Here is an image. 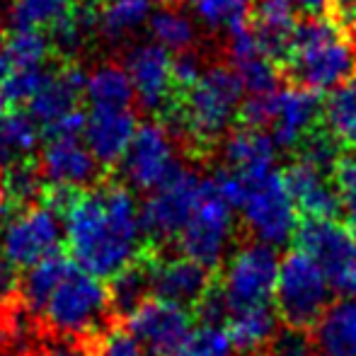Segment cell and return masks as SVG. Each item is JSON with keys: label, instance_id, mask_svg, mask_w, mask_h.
I'll use <instances>...</instances> for the list:
<instances>
[{"label": "cell", "instance_id": "6da1fadb", "mask_svg": "<svg viewBox=\"0 0 356 356\" xmlns=\"http://www.w3.org/2000/svg\"><path fill=\"white\" fill-rule=\"evenodd\" d=\"M63 235L73 264L99 279H112L141 257V204L122 182L78 192L63 213Z\"/></svg>", "mask_w": 356, "mask_h": 356}, {"label": "cell", "instance_id": "7a4b0ae2", "mask_svg": "<svg viewBox=\"0 0 356 356\" xmlns=\"http://www.w3.org/2000/svg\"><path fill=\"white\" fill-rule=\"evenodd\" d=\"M286 75L313 92H332L356 75V44L337 17L308 15L296 24L282 61Z\"/></svg>", "mask_w": 356, "mask_h": 356}, {"label": "cell", "instance_id": "3957f363", "mask_svg": "<svg viewBox=\"0 0 356 356\" xmlns=\"http://www.w3.org/2000/svg\"><path fill=\"white\" fill-rule=\"evenodd\" d=\"M245 88L230 66L216 63L192 88L182 90L175 107L177 131L199 148H211L225 138L240 114Z\"/></svg>", "mask_w": 356, "mask_h": 356}, {"label": "cell", "instance_id": "277c9868", "mask_svg": "<svg viewBox=\"0 0 356 356\" xmlns=\"http://www.w3.org/2000/svg\"><path fill=\"white\" fill-rule=\"evenodd\" d=\"M112 310V298L104 279L85 272L78 264H71L51 296L44 300L37 320H42L44 327L58 339L80 342L102 332Z\"/></svg>", "mask_w": 356, "mask_h": 356}, {"label": "cell", "instance_id": "5b68a950", "mask_svg": "<svg viewBox=\"0 0 356 356\" xmlns=\"http://www.w3.org/2000/svg\"><path fill=\"white\" fill-rule=\"evenodd\" d=\"M238 172V170H235ZM240 175L238 211L254 240L272 248L289 243L298 230V209L284 182V172L269 168Z\"/></svg>", "mask_w": 356, "mask_h": 356}, {"label": "cell", "instance_id": "8992f818", "mask_svg": "<svg viewBox=\"0 0 356 356\" xmlns=\"http://www.w3.org/2000/svg\"><path fill=\"white\" fill-rule=\"evenodd\" d=\"M274 308L284 325L313 330L330 308V279L310 254L291 250L279 264Z\"/></svg>", "mask_w": 356, "mask_h": 356}, {"label": "cell", "instance_id": "52a82bcc", "mask_svg": "<svg viewBox=\"0 0 356 356\" xmlns=\"http://www.w3.org/2000/svg\"><path fill=\"white\" fill-rule=\"evenodd\" d=\"M235 209L216 189L211 177H204V189L192 216L177 235L184 257L216 269L230 252L235 235Z\"/></svg>", "mask_w": 356, "mask_h": 356}, {"label": "cell", "instance_id": "ba28073f", "mask_svg": "<svg viewBox=\"0 0 356 356\" xmlns=\"http://www.w3.org/2000/svg\"><path fill=\"white\" fill-rule=\"evenodd\" d=\"M63 240V216L49 204L15 209L0 220V254L17 269L58 254Z\"/></svg>", "mask_w": 356, "mask_h": 356}, {"label": "cell", "instance_id": "9c48e42d", "mask_svg": "<svg viewBox=\"0 0 356 356\" xmlns=\"http://www.w3.org/2000/svg\"><path fill=\"white\" fill-rule=\"evenodd\" d=\"M279 254L272 245L250 240L235 248L225 257L220 291H223L228 308H245V305L269 303L274 298L279 277Z\"/></svg>", "mask_w": 356, "mask_h": 356}, {"label": "cell", "instance_id": "30bf717a", "mask_svg": "<svg viewBox=\"0 0 356 356\" xmlns=\"http://www.w3.org/2000/svg\"><path fill=\"white\" fill-rule=\"evenodd\" d=\"M177 138L172 129L160 122H145L138 127L129 150L124 153L122 179L134 192H153L163 182H168L179 170Z\"/></svg>", "mask_w": 356, "mask_h": 356}, {"label": "cell", "instance_id": "8fae6325", "mask_svg": "<svg viewBox=\"0 0 356 356\" xmlns=\"http://www.w3.org/2000/svg\"><path fill=\"white\" fill-rule=\"evenodd\" d=\"M204 189V177L197 170L179 165V170L163 182L158 189L148 192L141 204V223L145 238L158 240H177L179 230L184 228L187 218L192 216Z\"/></svg>", "mask_w": 356, "mask_h": 356}, {"label": "cell", "instance_id": "7c38bea8", "mask_svg": "<svg viewBox=\"0 0 356 356\" xmlns=\"http://www.w3.org/2000/svg\"><path fill=\"white\" fill-rule=\"evenodd\" d=\"M127 330L150 356H170L192 332V313L172 300L148 296L141 305L127 313Z\"/></svg>", "mask_w": 356, "mask_h": 356}, {"label": "cell", "instance_id": "4fadbf2b", "mask_svg": "<svg viewBox=\"0 0 356 356\" xmlns=\"http://www.w3.org/2000/svg\"><path fill=\"white\" fill-rule=\"evenodd\" d=\"M99 168L83 136H49L39 150V172L49 187L80 192L97 182Z\"/></svg>", "mask_w": 356, "mask_h": 356}, {"label": "cell", "instance_id": "5bb4252c", "mask_svg": "<svg viewBox=\"0 0 356 356\" xmlns=\"http://www.w3.org/2000/svg\"><path fill=\"white\" fill-rule=\"evenodd\" d=\"M175 56L155 42L136 44L124 56V68L131 78L136 102L148 112H158L172 99L175 90Z\"/></svg>", "mask_w": 356, "mask_h": 356}, {"label": "cell", "instance_id": "9a60e30c", "mask_svg": "<svg viewBox=\"0 0 356 356\" xmlns=\"http://www.w3.org/2000/svg\"><path fill=\"white\" fill-rule=\"evenodd\" d=\"M228 61L248 95H269L279 90L282 63L262 47L252 24H245L228 34Z\"/></svg>", "mask_w": 356, "mask_h": 356}, {"label": "cell", "instance_id": "2e32d148", "mask_svg": "<svg viewBox=\"0 0 356 356\" xmlns=\"http://www.w3.org/2000/svg\"><path fill=\"white\" fill-rule=\"evenodd\" d=\"M150 274V293L158 298L172 300L184 308H197L199 300L211 289V269L194 259L184 257H165L148 262Z\"/></svg>", "mask_w": 356, "mask_h": 356}, {"label": "cell", "instance_id": "e0dca14e", "mask_svg": "<svg viewBox=\"0 0 356 356\" xmlns=\"http://www.w3.org/2000/svg\"><path fill=\"white\" fill-rule=\"evenodd\" d=\"M138 131V119L131 107L95 109L85 114L83 141L99 165H119Z\"/></svg>", "mask_w": 356, "mask_h": 356}, {"label": "cell", "instance_id": "ac0fdd59", "mask_svg": "<svg viewBox=\"0 0 356 356\" xmlns=\"http://www.w3.org/2000/svg\"><path fill=\"white\" fill-rule=\"evenodd\" d=\"M323 117V104L318 92L305 90L300 85L277 90L274 99V119H272V138L277 148L291 150L318 129V119Z\"/></svg>", "mask_w": 356, "mask_h": 356}, {"label": "cell", "instance_id": "d6986e66", "mask_svg": "<svg viewBox=\"0 0 356 356\" xmlns=\"http://www.w3.org/2000/svg\"><path fill=\"white\" fill-rule=\"evenodd\" d=\"M284 172V182L303 218H337L342 199L334 184L327 182V172L305 160L296 158Z\"/></svg>", "mask_w": 356, "mask_h": 356}, {"label": "cell", "instance_id": "ffe728a7", "mask_svg": "<svg viewBox=\"0 0 356 356\" xmlns=\"http://www.w3.org/2000/svg\"><path fill=\"white\" fill-rule=\"evenodd\" d=\"M85 73L75 63H66L61 68H54L51 78L47 80L39 95L27 104V112L37 119L39 127L47 131L51 124L61 117L80 109L78 102L85 97Z\"/></svg>", "mask_w": 356, "mask_h": 356}, {"label": "cell", "instance_id": "44dd1931", "mask_svg": "<svg viewBox=\"0 0 356 356\" xmlns=\"http://www.w3.org/2000/svg\"><path fill=\"white\" fill-rule=\"evenodd\" d=\"M279 320L282 318H279L274 305H245V308L230 310L228 320H225V330H228L238 354L264 356L274 334L279 332Z\"/></svg>", "mask_w": 356, "mask_h": 356}, {"label": "cell", "instance_id": "7402d4cb", "mask_svg": "<svg viewBox=\"0 0 356 356\" xmlns=\"http://www.w3.org/2000/svg\"><path fill=\"white\" fill-rule=\"evenodd\" d=\"M315 356H356V298L330 303L313 327Z\"/></svg>", "mask_w": 356, "mask_h": 356}, {"label": "cell", "instance_id": "603a6c76", "mask_svg": "<svg viewBox=\"0 0 356 356\" xmlns=\"http://www.w3.org/2000/svg\"><path fill=\"white\" fill-rule=\"evenodd\" d=\"M220 153H223V160L230 170L259 172V170L274 168L277 143H274L272 134H267L264 129L240 127L225 134L223 143H220Z\"/></svg>", "mask_w": 356, "mask_h": 356}, {"label": "cell", "instance_id": "cb8c5ba5", "mask_svg": "<svg viewBox=\"0 0 356 356\" xmlns=\"http://www.w3.org/2000/svg\"><path fill=\"white\" fill-rule=\"evenodd\" d=\"M250 22L262 47L282 63L296 29L293 0H254Z\"/></svg>", "mask_w": 356, "mask_h": 356}, {"label": "cell", "instance_id": "d4e9b609", "mask_svg": "<svg viewBox=\"0 0 356 356\" xmlns=\"http://www.w3.org/2000/svg\"><path fill=\"white\" fill-rule=\"evenodd\" d=\"M42 127L29 112H15L0 117V175L19 163H27L39 148Z\"/></svg>", "mask_w": 356, "mask_h": 356}, {"label": "cell", "instance_id": "484cf974", "mask_svg": "<svg viewBox=\"0 0 356 356\" xmlns=\"http://www.w3.org/2000/svg\"><path fill=\"white\" fill-rule=\"evenodd\" d=\"M155 0H104L97 10V34L107 42H124L148 27Z\"/></svg>", "mask_w": 356, "mask_h": 356}, {"label": "cell", "instance_id": "4316f807", "mask_svg": "<svg viewBox=\"0 0 356 356\" xmlns=\"http://www.w3.org/2000/svg\"><path fill=\"white\" fill-rule=\"evenodd\" d=\"M85 99L95 109L131 107L136 99L131 78L122 63H99L85 75Z\"/></svg>", "mask_w": 356, "mask_h": 356}, {"label": "cell", "instance_id": "83f0119b", "mask_svg": "<svg viewBox=\"0 0 356 356\" xmlns=\"http://www.w3.org/2000/svg\"><path fill=\"white\" fill-rule=\"evenodd\" d=\"M148 34L155 44L168 49L172 56L184 51H194L197 47V19L184 13L177 5H160L155 8L153 17L148 22Z\"/></svg>", "mask_w": 356, "mask_h": 356}, {"label": "cell", "instance_id": "f1b7e54d", "mask_svg": "<svg viewBox=\"0 0 356 356\" xmlns=\"http://www.w3.org/2000/svg\"><path fill=\"white\" fill-rule=\"evenodd\" d=\"M51 51V39L42 29H13L0 42V78L17 68L44 66Z\"/></svg>", "mask_w": 356, "mask_h": 356}, {"label": "cell", "instance_id": "f546056e", "mask_svg": "<svg viewBox=\"0 0 356 356\" xmlns=\"http://www.w3.org/2000/svg\"><path fill=\"white\" fill-rule=\"evenodd\" d=\"M209 32H233L252 17L254 0H177Z\"/></svg>", "mask_w": 356, "mask_h": 356}, {"label": "cell", "instance_id": "4dcf8cb0", "mask_svg": "<svg viewBox=\"0 0 356 356\" xmlns=\"http://www.w3.org/2000/svg\"><path fill=\"white\" fill-rule=\"evenodd\" d=\"M68 267H71L68 259H63L61 254H54V257L42 259L24 272L22 284H19V298H22V305L29 313L37 315L42 310L44 300L51 296V291L63 279Z\"/></svg>", "mask_w": 356, "mask_h": 356}, {"label": "cell", "instance_id": "1f68e13d", "mask_svg": "<svg viewBox=\"0 0 356 356\" xmlns=\"http://www.w3.org/2000/svg\"><path fill=\"white\" fill-rule=\"evenodd\" d=\"M323 119L325 129L339 145L356 148V75L330 92L327 102L323 104Z\"/></svg>", "mask_w": 356, "mask_h": 356}, {"label": "cell", "instance_id": "d6a6232c", "mask_svg": "<svg viewBox=\"0 0 356 356\" xmlns=\"http://www.w3.org/2000/svg\"><path fill=\"white\" fill-rule=\"evenodd\" d=\"M78 5V0H10L8 19L13 29L49 32Z\"/></svg>", "mask_w": 356, "mask_h": 356}, {"label": "cell", "instance_id": "836d02e7", "mask_svg": "<svg viewBox=\"0 0 356 356\" xmlns=\"http://www.w3.org/2000/svg\"><path fill=\"white\" fill-rule=\"evenodd\" d=\"M92 32H97V10L78 3L61 22L54 24L47 34L56 51L66 54V56H75V54L88 47V39Z\"/></svg>", "mask_w": 356, "mask_h": 356}, {"label": "cell", "instance_id": "e575fe53", "mask_svg": "<svg viewBox=\"0 0 356 356\" xmlns=\"http://www.w3.org/2000/svg\"><path fill=\"white\" fill-rule=\"evenodd\" d=\"M44 184L47 182L39 172V165H32L29 160L19 163L0 175V202L10 209L32 207L44 194Z\"/></svg>", "mask_w": 356, "mask_h": 356}, {"label": "cell", "instance_id": "d590c367", "mask_svg": "<svg viewBox=\"0 0 356 356\" xmlns=\"http://www.w3.org/2000/svg\"><path fill=\"white\" fill-rule=\"evenodd\" d=\"M150 293V274L148 264H131L117 277H112L109 286V298H112V308L119 313H131L136 305H141Z\"/></svg>", "mask_w": 356, "mask_h": 356}, {"label": "cell", "instance_id": "8d00e7d4", "mask_svg": "<svg viewBox=\"0 0 356 356\" xmlns=\"http://www.w3.org/2000/svg\"><path fill=\"white\" fill-rule=\"evenodd\" d=\"M170 356H238V349L225 325L202 323L199 327H192V332Z\"/></svg>", "mask_w": 356, "mask_h": 356}, {"label": "cell", "instance_id": "74e56055", "mask_svg": "<svg viewBox=\"0 0 356 356\" xmlns=\"http://www.w3.org/2000/svg\"><path fill=\"white\" fill-rule=\"evenodd\" d=\"M51 73H54V68H49V63H44V66L17 68V71L3 75V78H0V95H3L5 104L27 107L39 95V90L47 85Z\"/></svg>", "mask_w": 356, "mask_h": 356}, {"label": "cell", "instance_id": "f35d334b", "mask_svg": "<svg viewBox=\"0 0 356 356\" xmlns=\"http://www.w3.org/2000/svg\"><path fill=\"white\" fill-rule=\"evenodd\" d=\"M5 318L0 320L5 330V337H8V344L13 349V354H29L37 349V315L29 313L24 305H8L3 308Z\"/></svg>", "mask_w": 356, "mask_h": 356}, {"label": "cell", "instance_id": "ab89813d", "mask_svg": "<svg viewBox=\"0 0 356 356\" xmlns=\"http://www.w3.org/2000/svg\"><path fill=\"white\" fill-rule=\"evenodd\" d=\"M92 356H150V352L129 330H102L92 347Z\"/></svg>", "mask_w": 356, "mask_h": 356}, {"label": "cell", "instance_id": "60d3db41", "mask_svg": "<svg viewBox=\"0 0 356 356\" xmlns=\"http://www.w3.org/2000/svg\"><path fill=\"white\" fill-rule=\"evenodd\" d=\"M264 356H315V344L313 334H308V330L298 327H282L274 334L272 344H269Z\"/></svg>", "mask_w": 356, "mask_h": 356}, {"label": "cell", "instance_id": "b9f144b4", "mask_svg": "<svg viewBox=\"0 0 356 356\" xmlns=\"http://www.w3.org/2000/svg\"><path fill=\"white\" fill-rule=\"evenodd\" d=\"M334 187L342 199V209H347L352 223L356 220V155H339L332 168Z\"/></svg>", "mask_w": 356, "mask_h": 356}, {"label": "cell", "instance_id": "7bdbcfd3", "mask_svg": "<svg viewBox=\"0 0 356 356\" xmlns=\"http://www.w3.org/2000/svg\"><path fill=\"white\" fill-rule=\"evenodd\" d=\"M204 71H207V68L202 66V58H199V54H194V51L177 54V56H175V66H172L175 90H177V92H182V90L192 88V85L202 78Z\"/></svg>", "mask_w": 356, "mask_h": 356}, {"label": "cell", "instance_id": "ee69618b", "mask_svg": "<svg viewBox=\"0 0 356 356\" xmlns=\"http://www.w3.org/2000/svg\"><path fill=\"white\" fill-rule=\"evenodd\" d=\"M19 284H22V279L17 274V267L0 254V310L13 305L15 296L19 293Z\"/></svg>", "mask_w": 356, "mask_h": 356}, {"label": "cell", "instance_id": "f6af8a7d", "mask_svg": "<svg viewBox=\"0 0 356 356\" xmlns=\"http://www.w3.org/2000/svg\"><path fill=\"white\" fill-rule=\"evenodd\" d=\"M85 129V112L83 109H73L71 114L61 117L56 124L47 129L49 136H83Z\"/></svg>", "mask_w": 356, "mask_h": 356}, {"label": "cell", "instance_id": "bcb514c9", "mask_svg": "<svg viewBox=\"0 0 356 356\" xmlns=\"http://www.w3.org/2000/svg\"><path fill=\"white\" fill-rule=\"evenodd\" d=\"M27 356H90L85 349L75 347L73 342H66V339H58V342L44 344V347H37L34 352H29Z\"/></svg>", "mask_w": 356, "mask_h": 356}, {"label": "cell", "instance_id": "7dc6e473", "mask_svg": "<svg viewBox=\"0 0 356 356\" xmlns=\"http://www.w3.org/2000/svg\"><path fill=\"white\" fill-rule=\"evenodd\" d=\"M293 5L305 15H325V10L332 8V0H293Z\"/></svg>", "mask_w": 356, "mask_h": 356}, {"label": "cell", "instance_id": "c3c4849f", "mask_svg": "<svg viewBox=\"0 0 356 356\" xmlns=\"http://www.w3.org/2000/svg\"><path fill=\"white\" fill-rule=\"evenodd\" d=\"M0 356H13V349H10V344H8L3 325H0Z\"/></svg>", "mask_w": 356, "mask_h": 356}, {"label": "cell", "instance_id": "681fc988", "mask_svg": "<svg viewBox=\"0 0 356 356\" xmlns=\"http://www.w3.org/2000/svg\"><path fill=\"white\" fill-rule=\"evenodd\" d=\"M3 107H5V99H3V95H0V117H3Z\"/></svg>", "mask_w": 356, "mask_h": 356}, {"label": "cell", "instance_id": "f907efd6", "mask_svg": "<svg viewBox=\"0 0 356 356\" xmlns=\"http://www.w3.org/2000/svg\"><path fill=\"white\" fill-rule=\"evenodd\" d=\"M3 37H5V34H3V22H0V42H3Z\"/></svg>", "mask_w": 356, "mask_h": 356}, {"label": "cell", "instance_id": "816d5d0a", "mask_svg": "<svg viewBox=\"0 0 356 356\" xmlns=\"http://www.w3.org/2000/svg\"><path fill=\"white\" fill-rule=\"evenodd\" d=\"M352 228H354V233H356V220H354V223H352Z\"/></svg>", "mask_w": 356, "mask_h": 356}]
</instances>
